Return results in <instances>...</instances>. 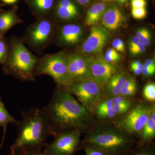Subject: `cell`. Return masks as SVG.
<instances>
[{"instance_id": "16", "label": "cell", "mask_w": 155, "mask_h": 155, "mask_svg": "<svg viewBox=\"0 0 155 155\" xmlns=\"http://www.w3.org/2000/svg\"><path fill=\"white\" fill-rule=\"evenodd\" d=\"M92 114L100 122H111L116 119L117 116L113 109L111 98L104 97L94 108Z\"/></svg>"}, {"instance_id": "34", "label": "cell", "mask_w": 155, "mask_h": 155, "mask_svg": "<svg viewBox=\"0 0 155 155\" xmlns=\"http://www.w3.org/2000/svg\"><path fill=\"white\" fill-rule=\"evenodd\" d=\"M149 31V30L146 28H140V29L137 31V32H136V36L137 37L140 41Z\"/></svg>"}, {"instance_id": "10", "label": "cell", "mask_w": 155, "mask_h": 155, "mask_svg": "<svg viewBox=\"0 0 155 155\" xmlns=\"http://www.w3.org/2000/svg\"><path fill=\"white\" fill-rule=\"evenodd\" d=\"M110 38L107 29L100 25H95L91 29L88 37L81 46L79 53L96 54L102 51Z\"/></svg>"}, {"instance_id": "35", "label": "cell", "mask_w": 155, "mask_h": 155, "mask_svg": "<svg viewBox=\"0 0 155 155\" xmlns=\"http://www.w3.org/2000/svg\"><path fill=\"white\" fill-rule=\"evenodd\" d=\"M140 41L137 36H134L131 38L129 43V49L135 47L140 43Z\"/></svg>"}, {"instance_id": "33", "label": "cell", "mask_w": 155, "mask_h": 155, "mask_svg": "<svg viewBox=\"0 0 155 155\" xmlns=\"http://www.w3.org/2000/svg\"><path fill=\"white\" fill-rule=\"evenodd\" d=\"M155 68L147 67L143 65L141 74L145 76H150L155 74Z\"/></svg>"}, {"instance_id": "12", "label": "cell", "mask_w": 155, "mask_h": 155, "mask_svg": "<svg viewBox=\"0 0 155 155\" xmlns=\"http://www.w3.org/2000/svg\"><path fill=\"white\" fill-rule=\"evenodd\" d=\"M92 78L104 86L115 73L116 69L101 56L87 57Z\"/></svg>"}, {"instance_id": "4", "label": "cell", "mask_w": 155, "mask_h": 155, "mask_svg": "<svg viewBox=\"0 0 155 155\" xmlns=\"http://www.w3.org/2000/svg\"><path fill=\"white\" fill-rule=\"evenodd\" d=\"M8 43V51L3 64V73L23 82L35 81L38 58L25 46L21 38L13 35Z\"/></svg>"}, {"instance_id": "21", "label": "cell", "mask_w": 155, "mask_h": 155, "mask_svg": "<svg viewBox=\"0 0 155 155\" xmlns=\"http://www.w3.org/2000/svg\"><path fill=\"white\" fill-rule=\"evenodd\" d=\"M107 8L105 4L99 2L92 6L87 11L85 23L88 26L96 25L102 18Z\"/></svg>"}, {"instance_id": "23", "label": "cell", "mask_w": 155, "mask_h": 155, "mask_svg": "<svg viewBox=\"0 0 155 155\" xmlns=\"http://www.w3.org/2000/svg\"><path fill=\"white\" fill-rule=\"evenodd\" d=\"M137 89L136 80L132 76H127L120 90L119 95L127 98L130 99L135 96Z\"/></svg>"}, {"instance_id": "29", "label": "cell", "mask_w": 155, "mask_h": 155, "mask_svg": "<svg viewBox=\"0 0 155 155\" xmlns=\"http://www.w3.org/2000/svg\"><path fill=\"white\" fill-rule=\"evenodd\" d=\"M147 12L145 8H137L131 9V15L135 19H141L146 17Z\"/></svg>"}, {"instance_id": "18", "label": "cell", "mask_w": 155, "mask_h": 155, "mask_svg": "<svg viewBox=\"0 0 155 155\" xmlns=\"http://www.w3.org/2000/svg\"><path fill=\"white\" fill-rule=\"evenodd\" d=\"M155 137V107L153 105L150 115L143 127L137 145H147L153 143Z\"/></svg>"}, {"instance_id": "40", "label": "cell", "mask_w": 155, "mask_h": 155, "mask_svg": "<svg viewBox=\"0 0 155 155\" xmlns=\"http://www.w3.org/2000/svg\"><path fill=\"white\" fill-rule=\"evenodd\" d=\"M130 69L136 75H138L141 74L142 69L136 68H130Z\"/></svg>"}, {"instance_id": "6", "label": "cell", "mask_w": 155, "mask_h": 155, "mask_svg": "<svg viewBox=\"0 0 155 155\" xmlns=\"http://www.w3.org/2000/svg\"><path fill=\"white\" fill-rule=\"evenodd\" d=\"M153 105L143 102L134 104L126 114L111 122L118 129L138 140L144 125L149 118Z\"/></svg>"}, {"instance_id": "42", "label": "cell", "mask_w": 155, "mask_h": 155, "mask_svg": "<svg viewBox=\"0 0 155 155\" xmlns=\"http://www.w3.org/2000/svg\"><path fill=\"white\" fill-rule=\"evenodd\" d=\"M117 1H118V2L119 4L122 5V4H124L126 2H127L128 0H117Z\"/></svg>"}, {"instance_id": "36", "label": "cell", "mask_w": 155, "mask_h": 155, "mask_svg": "<svg viewBox=\"0 0 155 155\" xmlns=\"http://www.w3.org/2000/svg\"><path fill=\"white\" fill-rule=\"evenodd\" d=\"M130 68H136L137 69H142L143 66V64L140 63V61H134L130 64Z\"/></svg>"}, {"instance_id": "41", "label": "cell", "mask_w": 155, "mask_h": 155, "mask_svg": "<svg viewBox=\"0 0 155 155\" xmlns=\"http://www.w3.org/2000/svg\"><path fill=\"white\" fill-rule=\"evenodd\" d=\"M3 3L7 5H13L17 2L18 0H2Z\"/></svg>"}, {"instance_id": "5", "label": "cell", "mask_w": 155, "mask_h": 155, "mask_svg": "<svg viewBox=\"0 0 155 155\" xmlns=\"http://www.w3.org/2000/svg\"><path fill=\"white\" fill-rule=\"evenodd\" d=\"M56 24L50 17L37 19L26 28L21 40L30 50L37 54H41L53 44Z\"/></svg>"}, {"instance_id": "2", "label": "cell", "mask_w": 155, "mask_h": 155, "mask_svg": "<svg viewBox=\"0 0 155 155\" xmlns=\"http://www.w3.org/2000/svg\"><path fill=\"white\" fill-rule=\"evenodd\" d=\"M19 130L11 146V155H25L41 151L47 137L52 135L51 126L45 107L32 108L22 113Z\"/></svg>"}, {"instance_id": "13", "label": "cell", "mask_w": 155, "mask_h": 155, "mask_svg": "<svg viewBox=\"0 0 155 155\" xmlns=\"http://www.w3.org/2000/svg\"><path fill=\"white\" fill-rule=\"evenodd\" d=\"M83 35L81 26L73 23H69L59 28L56 27L53 43L65 47L76 45L80 41Z\"/></svg>"}, {"instance_id": "19", "label": "cell", "mask_w": 155, "mask_h": 155, "mask_svg": "<svg viewBox=\"0 0 155 155\" xmlns=\"http://www.w3.org/2000/svg\"><path fill=\"white\" fill-rule=\"evenodd\" d=\"M127 75L124 72L115 73L104 86L105 96L113 97L119 95Z\"/></svg>"}, {"instance_id": "26", "label": "cell", "mask_w": 155, "mask_h": 155, "mask_svg": "<svg viewBox=\"0 0 155 155\" xmlns=\"http://www.w3.org/2000/svg\"><path fill=\"white\" fill-rule=\"evenodd\" d=\"M8 51V43L5 36H0V65L6 61Z\"/></svg>"}, {"instance_id": "31", "label": "cell", "mask_w": 155, "mask_h": 155, "mask_svg": "<svg viewBox=\"0 0 155 155\" xmlns=\"http://www.w3.org/2000/svg\"><path fill=\"white\" fill-rule=\"evenodd\" d=\"M145 50L146 47H145L141 43H140L135 47L130 49V51L133 55H136L144 52Z\"/></svg>"}, {"instance_id": "3", "label": "cell", "mask_w": 155, "mask_h": 155, "mask_svg": "<svg viewBox=\"0 0 155 155\" xmlns=\"http://www.w3.org/2000/svg\"><path fill=\"white\" fill-rule=\"evenodd\" d=\"M85 134L81 144L95 147L110 155H124L138 142L137 139L118 129L111 122L97 121Z\"/></svg>"}, {"instance_id": "22", "label": "cell", "mask_w": 155, "mask_h": 155, "mask_svg": "<svg viewBox=\"0 0 155 155\" xmlns=\"http://www.w3.org/2000/svg\"><path fill=\"white\" fill-rule=\"evenodd\" d=\"M19 122V121H17L14 116L9 114L0 97V127H2L3 129L2 140L0 145V148L2 146L5 141L8 125L9 123H13L18 126Z\"/></svg>"}, {"instance_id": "32", "label": "cell", "mask_w": 155, "mask_h": 155, "mask_svg": "<svg viewBox=\"0 0 155 155\" xmlns=\"http://www.w3.org/2000/svg\"><path fill=\"white\" fill-rule=\"evenodd\" d=\"M147 5L146 0H131V6L132 8H145Z\"/></svg>"}, {"instance_id": "38", "label": "cell", "mask_w": 155, "mask_h": 155, "mask_svg": "<svg viewBox=\"0 0 155 155\" xmlns=\"http://www.w3.org/2000/svg\"><path fill=\"white\" fill-rule=\"evenodd\" d=\"M81 5H86L90 2L91 0H76Z\"/></svg>"}, {"instance_id": "28", "label": "cell", "mask_w": 155, "mask_h": 155, "mask_svg": "<svg viewBox=\"0 0 155 155\" xmlns=\"http://www.w3.org/2000/svg\"><path fill=\"white\" fill-rule=\"evenodd\" d=\"M82 149L84 150L85 155H110L102 150L88 145H82Z\"/></svg>"}, {"instance_id": "1", "label": "cell", "mask_w": 155, "mask_h": 155, "mask_svg": "<svg viewBox=\"0 0 155 155\" xmlns=\"http://www.w3.org/2000/svg\"><path fill=\"white\" fill-rule=\"evenodd\" d=\"M45 108L54 137L61 132L76 129L85 133L97 122L74 96L63 87H57Z\"/></svg>"}, {"instance_id": "17", "label": "cell", "mask_w": 155, "mask_h": 155, "mask_svg": "<svg viewBox=\"0 0 155 155\" xmlns=\"http://www.w3.org/2000/svg\"><path fill=\"white\" fill-rule=\"evenodd\" d=\"M16 8L0 12V36L5 34L15 25L22 23V19L17 15Z\"/></svg>"}, {"instance_id": "15", "label": "cell", "mask_w": 155, "mask_h": 155, "mask_svg": "<svg viewBox=\"0 0 155 155\" xmlns=\"http://www.w3.org/2000/svg\"><path fill=\"white\" fill-rule=\"evenodd\" d=\"M79 11L72 0H58L54 10L55 19L63 22H69L79 16Z\"/></svg>"}, {"instance_id": "39", "label": "cell", "mask_w": 155, "mask_h": 155, "mask_svg": "<svg viewBox=\"0 0 155 155\" xmlns=\"http://www.w3.org/2000/svg\"><path fill=\"white\" fill-rule=\"evenodd\" d=\"M25 155H48L45 154L44 153H42L41 151H39L33 152L26 154Z\"/></svg>"}, {"instance_id": "43", "label": "cell", "mask_w": 155, "mask_h": 155, "mask_svg": "<svg viewBox=\"0 0 155 155\" xmlns=\"http://www.w3.org/2000/svg\"><path fill=\"white\" fill-rule=\"evenodd\" d=\"M3 5H2V4H0V8H1V7H2Z\"/></svg>"}, {"instance_id": "24", "label": "cell", "mask_w": 155, "mask_h": 155, "mask_svg": "<svg viewBox=\"0 0 155 155\" xmlns=\"http://www.w3.org/2000/svg\"><path fill=\"white\" fill-rule=\"evenodd\" d=\"M124 155H155V146L153 143L144 146H135Z\"/></svg>"}, {"instance_id": "14", "label": "cell", "mask_w": 155, "mask_h": 155, "mask_svg": "<svg viewBox=\"0 0 155 155\" xmlns=\"http://www.w3.org/2000/svg\"><path fill=\"white\" fill-rule=\"evenodd\" d=\"M101 19L104 28L111 31L127 28L128 26L125 14L114 5L106 8Z\"/></svg>"}, {"instance_id": "9", "label": "cell", "mask_w": 155, "mask_h": 155, "mask_svg": "<svg viewBox=\"0 0 155 155\" xmlns=\"http://www.w3.org/2000/svg\"><path fill=\"white\" fill-rule=\"evenodd\" d=\"M82 132L73 130L58 133L51 143H45L43 153L48 155H73L82 149L80 137Z\"/></svg>"}, {"instance_id": "7", "label": "cell", "mask_w": 155, "mask_h": 155, "mask_svg": "<svg viewBox=\"0 0 155 155\" xmlns=\"http://www.w3.org/2000/svg\"><path fill=\"white\" fill-rule=\"evenodd\" d=\"M35 76L48 75L52 78L57 87L65 88L69 84L67 53L64 51L46 54L38 58Z\"/></svg>"}, {"instance_id": "20", "label": "cell", "mask_w": 155, "mask_h": 155, "mask_svg": "<svg viewBox=\"0 0 155 155\" xmlns=\"http://www.w3.org/2000/svg\"><path fill=\"white\" fill-rule=\"evenodd\" d=\"M37 19L48 17L54 6L55 0H28Z\"/></svg>"}, {"instance_id": "11", "label": "cell", "mask_w": 155, "mask_h": 155, "mask_svg": "<svg viewBox=\"0 0 155 155\" xmlns=\"http://www.w3.org/2000/svg\"><path fill=\"white\" fill-rule=\"evenodd\" d=\"M67 57L69 84L72 81L92 78L87 57L77 52L67 53Z\"/></svg>"}, {"instance_id": "8", "label": "cell", "mask_w": 155, "mask_h": 155, "mask_svg": "<svg viewBox=\"0 0 155 155\" xmlns=\"http://www.w3.org/2000/svg\"><path fill=\"white\" fill-rule=\"evenodd\" d=\"M64 88L92 114L94 107L105 97L104 86L92 78L72 81Z\"/></svg>"}, {"instance_id": "30", "label": "cell", "mask_w": 155, "mask_h": 155, "mask_svg": "<svg viewBox=\"0 0 155 155\" xmlns=\"http://www.w3.org/2000/svg\"><path fill=\"white\" fill-rule=\"evenodd\" d=\"M112 45L114 49L119 52L123 53L125 51V45L124 42L121 39L115 38L112 43Z\"/></svg>"}, {"instance_id": "25", "label": "cell", "mask_w": 155, "mask_h": 155, "mask_svg": "<svg viewBox=\"0 0 155 155\" xmlns=\"http://www.w3.org/2000/svg\"><path fill=\"white\" fill-rule=\"evenodd\" d=\"M143 95L144 98L150 102L155 101V84L150 82L145 85L143 90Z\"/></svg>"}, {"instance_id": "37", "label": "cell", "mask_w": 155, "mask_h": 155, "mask_svg": "<svg viewBox=\"0 0 155 155\" xmlns=\"http://www.w3.org/2000/svg\"><path fill=\"white\" fill-rule=\"evenodd\" d=\"M143 65L147 66V67L155 68L154 60L151 59H147L145 61L144 64Z\"/></svg>"}, {"instance_id": "27", "label": "cell", "mask_w": 155, "mask_h": 155, "mask_svg": "<svg viewBox=\"0 0 155 155\" xmlns=\"http://www.w3.org/2000/svg\"><path fill=\"white\" fill-rule=\"evenodd\" d=\"M104 58L106 61L110 63L120 61L122 59L121 55L114 48L108 49Z\"/></svg>"}]
</instances>
